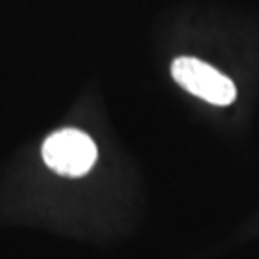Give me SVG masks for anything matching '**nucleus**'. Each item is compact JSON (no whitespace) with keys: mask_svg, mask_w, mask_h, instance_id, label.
<instances>
[{"mask_svg":"<svg viewBox=\"0 0 259 259\" xmlns=\"http://www.w3.org/2000/svg\"><path fill=\"white\" fill-rule=\"evenodd\" d=\"M98 157L93 139L79 129H62L42 144V159L52 171L65 177H81L91 171Z\"/></svg>","mask_w":259,"mask_h":259,"instance_id":"f257e3e1","label":"nucleus"},{"mask_svg":"<svg viewBox=\"0 0 259 259\" xmlns=\"http://www.w3.org/2000/svg\"><path fill=\"white\" fill-rule=\"evenodd\" d=\"M171 73L185 91L213 106H229L236 100V87L231 79L198 58H177L171 65Z\"/></svg>","mask_w":259,"mask_h":259,"instance_id":"f03ea898","label":"nucleus"}]
</instances>
